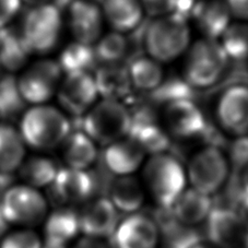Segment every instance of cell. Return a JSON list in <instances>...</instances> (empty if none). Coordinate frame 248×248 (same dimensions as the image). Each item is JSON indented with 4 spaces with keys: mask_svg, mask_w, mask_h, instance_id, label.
<instances>
[{
    "mask_svg": "<svg viewBox=\"0 0 248 248\" xmlns=\"http://www.w3.org/2000/svg\"><path fill=\"white\" fill-rule=\"evenodd\" d=\"M94 53L101 65L125 62L128 53V40L122 33L110 32L95 43Z\"/></svg>",
    "mask_w": 248,
    "mask_h": 248,
    "instance_id": "obj_33",
    "label": "cell"
},
{
    "mask_svg": "<svg viewBox=\"0 0 248 248\" xmlns=\"http://www.w3.org/2000/svg\"><path fill=\"white\" fill-rule=\"evenodd\" d=\"M229 63V58L216 40L202 38L188 50L184 77L195 90H211L219 82Z\"/></svg>",
    "mask_w": 248,
    "mask_h": 248,
    "instance_id": "obj_5",
    "label": "cell"
},
{
    "mask_svg": "<svg viewBox=\"0 0 248 248\" xmlns=\"http://www.w3.org/2000/svg\"><path fill=\"white\" fill-rule=\"evenodd\" d=\"M238 187L241 192L239 196L248 197V165L238 173Z\"/></svg>",
    "mask_w": 248,
    "mask_h": 248,
    "instance_id": "obj_42",
    "label": "cell"
},
{
    "mask_svg": "<svg viewBox=\"0 0 248 248\" xmlns=\"http://www.w3.org/2000/svg\"><path fill=\"white\" fill-rule=\"evenodd\" d=\"M98 181L93 172L69 168L59 170L56 178L49 186L52 199L62 207L84 204L94 198Z\"/></svg>",
    "mask_w": 248,
    "mask_h": 248,
    "instance_id": "obj_10",
    "label": "cell"
},
{
    "mask_svg": "<svg viewBox=\"0 0 248 248\" xmlns=\"http://www.w3.org/2000/svg\"><path fill=\"white\" fill-rule=\"evenodd\" d=\"M66 168L88 170L97 159L95 142L81 130H72L62 144Z\"/></svg>",
    "mask_w": 248,
    "mask_h": 248,
    "instance_id": "obj_24",
    "label": "cell"
},
{
    "mask_svg": "<svg viewBox=\"0 0 248 248\" xmlns=\"http://www.w3.org/2000/svg\"><path fill=\"white\" fill-rule=\"evenodd\" d=\"M126 65L132 88L140 92L151 93L163 82V69H162L160 62L151 57L141 55V56L131 59Z\"/></svg>",
    "mask_w": 248,
    "mask_h": 248,
    "instance_id": "obj_27",
    "label": "cell"
},
{
    "mask_svg": "<svg viewBox=\"0 0 248 248\" xmlns=\"http://www.w3.org/2000/svg\"><path fill=\"white\" fill-rule=\"evenodd\" d=\"M231 16L224 0H199L191 18L206 38L217 41L230 27Z\"/></svg>",
    "mask_w": 248,
    "mask_h": 248,
    "instance_id": "obj_21",
    "label": "cell"
},
{
    "mask_svg": "<svg viewBox=\"0 0 248 248\" xmlns=\"http://www.w3.org/2000/svg\"><path fill=\"white\" fill-rule=\"evenodd\" d=\"M80 233L105 239L112 237L119 223L118 210L106 197L93 198L78 212Z\"/></svg>",
    "mask_w": 248,
    "mask_h": 248,
    "instance_id": "obj_15",
    "label": "cell"
},
{
    "mask_svg": "<svg viewBox=\"0 0 248 248\" xmlns=\"http://www.w3.org/2000/svg\"><path fill=\"white\" fill-rule=\"evenodd\" d=\"M59 170L58 164L50 157L32 156L24 160L19 169V175L25 185L37 189L52 185Z\"/></svg>",
    "mask_w": 248,
    "mask_h": 248,
    "instance_id": "obj_29",
    "label": "cell"
},
{
    "mask_svg": "<svg viewBox=\"0 0 248 248\" xmlns=\"http://www.w3.org/2000/svg\"><path fill=\"white\" fill-rule=\"evenodd\" d=\"M176 0H141V6L149 16L162 18L173 14Z\"/></svg>",
    "mask_w": 248,
    "mask_h": 248,
    "instance_id": "obj_38",
    "label": "cell"
},
{
    "mask_svg": "<svg viewBox=\"0 0 248 248\" xmlns=\"http://www.w3.org/2000/svg\"><path fill=\"white\" fill-rule=\"evenodd\" d=\"M212 209L213 202L210 196L188 188L182 192L170 210L179 224L194 226L206 222Z\"/></svg>",
    "mask_w": 248,
    "mask_h": 248,
    "instance_id": "obj_22",
    "label": "cell"
},
{
    "mask_svg": "<svg viewBox=\"0 0 248 248\" xmlns=\"http://www.w3.org/2000/svg\"><path fill=\"white\" fill-rule=\"evenodd\" d=\"M190 248H217L212 245L210 243H199V244H196V245L191 246Z\"/></svg>",
    "mask_w": 248,
    "mask_h": 248,
    "instance_id": "obj_44",
    "label": "cell"
},
{
    "mask_svg": "<svg viewBox=\"0 0 248 248\" xmlns=\"http://www.w3.org/2000/svg\"><path fill=\"white\" fill-rule=\"evenodd\" d=\"M143 177L157 206L165 210H170L186 189L185 169L172 153L152 155L144 165Z\"/></svg>",
    "mask_w": 248,
    "mask_h": 248,
    "instance_id": "obj_3",
    "label": "cell"
},
{
    "mask_svg": "<svg viewBox=\"0 0 248 248\" xmlns=\"http://www.w3.org/2000/svg\"><path fill=\"white\" fill-rule=\"evenodd\" d=\"M164 123L169 132L181 139L200 138L208 119L196 101H177L164 106Z\"/></svg>",
    "mask_w": 248,
    "mask_h": 248,
    "instance_id": "obj_14",
    "label": "cell"
},
{
    "mask_svg": "<svg viewBox=\"0 0 248 248\" xmlns=\"http://www.w3.org/2000/svg\"><path fill=\"white\" fill-rule=\"evenodd\" d=\"M103 16L118 33H131L143 23V8L139 0H104Z\"/></svg>",
    "mask_w": 248,
    "mask_h": 248,
    "instance_id": "obj_23",
    "label": "cell"
},
{
    "mask_svg": "<svg viewBox=\"0 0 248 248\" xmlns=\"http://www.w3.org/2000/svg\"><path fill=\"white\" fill-rule=\"evenodd\" d=\"M80 233L79 216L71 207H59L44 221V239L47 248H66Z\"/></svg>",
    "mask_w": 248,
    "mask_h": 248,
    "instance_id": "obj_19",
    "label": "cell"
},
{
    "mask_svg": "<svg viewBox=\"0 0 248 248\" xmlns=\"http://www.w3.org/2000/svg\"><path fill=\"white\" fill-rule=\"evenodd\" d=\"M19 130L25 144L44 151L62 145L72 131V125L61 109L43 104L24 110Z\"/></svg>",
    "mask_w": 248,
    "mask_h": 248,
    "instance_id": "obj_1",
    "label": "cell"
},
{
    "mask_svg": "<svg viewBox=\"0 0 248 248\" xmlns=\"http://www.w3.org/2000/svg\"><path fill=\"white\" fill-rule=\"evenodd\" d=\"M222 129L244 136L248 132V85H234L222 91L217 106Z\"/></svg>",
    "mask_w": 248,
    "mask_h": 248,
    "instance_id": "obj_16",
    "label": "cell"
},
{
    "mask_svg": "<svg viewBox=\"0 0 248 248\" xmlns=\"http://www.w3.org/2000/svg\"><path fill=\"white\" fill-rule=\"evenodd\" d=\"M96 1H102V2H103V1H104V0H96Z\"/></svg>",
    "mask_w": 248,
    "mask_h": 248,
    "instance_id": "obj_46",
    "label": "cell"
},
{
    "mask_svg": "<svg viewBox=\"0 0 248 248\" xmlns=\"http://www.w3.org/2000/svg\"><path fill=\"white\" fill-rule=\"evenodd\" d=\"M112 238L115 248H156L160 229L151 217L136 212L119 222Z\"/></svg>",
    "mask_w": 248,
    "mask_h": 248,
    "instance_id": "obj_13",
    "label": "cell"
},
{
    "mask_svg": "<svg viewBox=\"0 0 248 248\" xmlns=\"http://www.w3.org/2000/svg\"><path fill=\"white\" fill-rule=\"evenodd\" d=\"M128 137L135 140L145 153L152 155H164L172 151L170 135L157 122L131 124Z\"/></svg>",
    "mask_w": 248,
    "mask_h": 248,
    "instance_id": "obj_28",
    "label": "cell"
},
{
    "mask_svg": "<svg viewBox=\"0 0 248 248\" xmlns=\"http://www.w3.org/2000/svg\"><path fill=\"white\" fill-rule=\"evenodd\" d=\"M110 202L118 211L136 213L144 202V191L141 184L132 176L116 177L109 184L108 189Z\"/></svg>",
    "mask_w": 248,
    "mask_h": 248,
    "instance_id": "obj_26",
    "label": "cell"
},
{
    "mask_svg": "<svg viewBox=\"0 0 248 248\" xmlns=\"http://www.w3.org/2000/svg\"><path fill=\"white\" fill-rule=\"evenodd\" d=\"M221 46L231 62L248 61V24H230L221 37Z\"/></svg>",
    "mask_w": 248,
    "mask_h": 248,
    "instance_id": "obj_35",
    "label": "cell"
},
{
    "mask_svg": "<svg viewBox=\"0 0 248 248\" xmlns=\"http://www.w3.org/2000/svg\"><path fill=\"white\" fill-rule=\"evenodd\" d=\"M0 248H44V244L40 235L32 229H20L0 239Z\"/></svg>",
    "mask_w": 248,
    "mask_h": 248,
    "instance_id": "obj_36",
    "label": "cell"
},
{
    "mask_svg": "<svg viewBox=\"0 0 248 248\" xmlns=\"http://www.w3.org/2000/svg\"><path fill=\"white\" fill-rule=\"evenodd\" d=\"M29 52L20 33L9 28L0 30V66L6 70L15 72L20 70L28 62Z\"/></svg>",
    "mask_w": 248,
    "mask_h": 248,
    "instance_id": "obj_30",
    "label": "cell"
},
{
    "mask_svg": "<svg viewBox=\"0 0 248 248\" xmlns=\"http://www.w3.org/2000/svg\"><path fill=\"white\" fill-rule=\"evenodd\" d=\"M231 15L238 19L248 20V0H225Z\"/></svg>",
    "mask_w": 248,
    "mask_h": 248,
    "instance_id": "obj_40",
    "label": "cell"
},
{
    "mask_svg": "<svg viewBox=\"0 0 248 248\" xmlns=\"http://www.w3.org/2000/svg\"><path fill=\"white\" fill-rule=\"evenodd\" d=\"M21 1L27 3L29 6H31V8H34V7L48 5V3L53 2V0H21Z\"/></svg>",
    "mask_w": 248,
    "mask_h": 248,
    "instance_id": "obj_43",
    "label": "cell"
},
{
    "mask_svg": "<svg viewBox=\"0 0 248 248\" xmlns=\"http://www.w3.org/2000/svg\"><path fill=\"white\" fill-rule=\"evenodd\" d=\"M62 108L71 116L81 118L96 103L98 93L93 75L90 72L67 74L56 93Z\"/></svg>",
    "mask_w": 248,
    "mask_h": 248,
    "instance_id": "obj_11",
    "label": "cell"
},
{
    "mask_svg": "<svg viewBox=\"0 0 248 248\" xmlns=\"http://www.w3.org/2000/svg\"><path fill=\"white\" fill-rule=\"evenodd\" d=\"M239 248H248V244H246V245H244V246H242V247H239Z\"/></svg>",
    "mask_w": 248,
    "mask_h": 248,
    "instance_id": "obj_45",
    "label": "cell"
},
{
    "mask_svg": "<svg viewBox=\"0 0 248 248\" xmlns=\"http://www.w3.org/2000/svg\"><path fill=\"white\" fill-rule=\"evenodd\" d=\"M188 22L173 15L155 18L145 23L143 49L157 62H169L181 56L189 47Z\"/></svg>",
    "mask_w": 248,
    "mask_h": 248,
    "instance_id": "obj_2",
    "label": "cell"
},
{
    "mask_svg": "<svg viewBox=\"0 0 248 248\" xmlns=\"http://www.w3.org/2000/svg\"><path fill=\"white\" fill-rule=\"evenodd\" d=\"M21 0H0V30L8 28L21 9Z\"/></svg>",
    "mask_w": 248,
    "mask_h": 248,
    "instance_id": "obj_39",
    "label": "cell"
},
{
    "mask_svg": "<svg viewBox=\"0 0 248 248\" xmlns=\"http://www.w3.org/2000/svg\"><path fill=\"white\" fill-rule=\"evenodd\" d=\"M210 244L217 248H239L248 244V229L232 207H213L207 219Z\"/></svg>",
    "mask_w": 248,
    "mask_h": 248,
    "instance_id": "obj_12",
    "label": "cell"
},
{
    "mask_svg": "<svg viewBox=\"0 0 248 248\" xmlns=\"http://www.w3.org/2000/svg\"><path fill=\"white\" fill-rule=\"evenodd\" d=\"M62 28V12L53 3H48L31 8L27 12L20 36L29 54L45 55L58 44Z\"/></svg>",
    "mask_w": 248,
    "mask_h": 248,
    "instance_id": "obj_7",
    "label": "cell"
},
{
    "mask_svg": "<svg viewBox=\"0 0 248 248\" xmlns=\"http://www.w3.org/2000/svg\"><path fill=\"white\" fill-rule=\"evenodd\" d=\"M25 101L21 95L18 80L10 74L0 77V117L10 119L23 114Z\"/></svg>",
    "mask_w": 248,
    "mask_h": 248,
    "instance_id": "obj_34",
    "label": "cell"
},
{
    "mask_svg": "<svg viewBox=\"0 0 248 248\" xmlns=\"http://www.w3.org/2000/svg\"><path fill=\"white\" fill-rule=\"evenodd\" d=\"M130 125L129 110L119 101L101 100L80 118L81 131L105 147L128 137Z\"/></svg>",
    "mask_w": 248,
    "mask_h": 248,
    "instance_id": "obj_4",
    "label": "cell"
},
{
    "mask_svg": "<svg viewBox=\"0 0 248 248\" xmlns=\"http://www.w3.org/2000/svg\"><path fill=\"white\" fill-rule=\"evenodd\" d=\"M147 97L153 105H168L177 101H195L197 90L186 82L184 78L170 77L163 80V82L155 91L149 93Z\"/></svg>",
    "mask_w": 248,
    "mask_h": 248,
    "instance_id": "obj_32",
    "label": "cell"
},
{
    "mask_svg": "<svg viewBox=\"0 0 248 248\" xmlns=\"http://www.w3.org/2000/svg\"><path fill=\"white\" fill-rule=\"evenodd\" d=\"M25 145L18 128L9 123L0 124V172L19 170L25 160Z\"/></svg>",
    "mask_w": 248,
    "mask_h": 248,
    "instance_id": "obj_25",
    "label": "cell"
},
{
    "mask_svg": "<svg viewBox=\"0 0 248 248\" xmlns=\"http://www.w3.org/2000/svg\"><path fill=\"white\" fill-rule=\"evenodd\" d=\"M70 248H108V246L106 245L105 239L82 235L72 243Z\"/></svg>",
    "mask_w": 248,
    "mask_h": 248,
    "instance_id": "obj_41",
    "label": "cell"
},
{
    "mask_svg": "<svg viewBox=\"0 0 248 248\" xmlns=\"http://www.w3.org/2000/svg\"><path fill=\"white\" fill-rule=\"evenodd\" d=\"M47 200L38 189L25 185H12L0 199V217L5 223L31 229L44 223L48 215Z\"/></svg>",
    "mask_w": 248,
    "mask_h": 248,
    "instance_id": "obj_6",
    "label": "cell"
},
{
    "mask_svg": "<svg viewBox=\"0 0 248 248\" xmlns=\"http://www.w3.org/2000/svg\"><path fill=\"white\" fill-rule=\"evenodd\" d=\"M228 157L231 173L238 174L248 165V136H237L229 142Z\"/></svg>",
    "mask_w": 248,
    "mask_h": 248,
    "instance_id": "obj_37",
    "label": "cell"
},
{
    "mask_svg": "<svg viewBox=\"0 0 248 248\" xmlns=\"http://www.w3.org/2000/svg\"><path fill=\"white\" fill-rule=\"evenodd\" d=\"M66 11L76 42L93 46L100 40L104 16L96 3L90 0H75Z\"/></svg>",
    "mask_w": 248,
    "mask_h": 248,
    "instance_id": "obj_17",
    "label": "cell"
},
{
    "mask_svg": "<svg viewBox=\"0 0 248 248\" xmlns=\"http://www.w3.org/2000/svg\"><path fill=\"white\" fill-rule=\"evenodd\" d=\"M0 68H1V66H0Z\"/></svg>",
    "mask_w": 248,
    "mask_h": 248,
    "instance_id": "obj_47",
    "label": "cell"
},
{
    "mask_svg": "<svg viewBox=\"0 0 248 248\" xmlns=\"http://www.w3.org/2000/svg\"><path fill=\"white\" fill-rule=\"evenodd\" d=\"M98 96L102 100L125 101L132 94V84L128 74L127 65L124 62L101 65L93 75Z\"/></svg>",
    "mask_w": 248,
    "mask_h": 248,
    "instance_id": "obj_20",
    "label": "cell"
},
{
    "mask_svg": "<svg viewBox=\"0 0 248 248\" xmlns=\"http://www.w3.org/2000/svg\"><path fill=\"white\" fill-rule=\"evenodd\" d=\"M57 62L63 75L75 74V72H90L91 68L97 63L94 47L76 41L70 43L62 49Z\"/></svg>",
    "mask_w": 248,
    "mask_h": 248,
    "instance_id": "obj_31",
    "label": "cell"
},
{
    "mask_svg": "<svg viewBox=\"0 0 248 248\" xmlns=\"http://www.w3.org/2000/svg\"><path fill=\"white\" fill-rule=\"evenodd\" d=\"M145 152L129 137L106 145L103 152V165L110 175L117 177L131 176L143 163Z\"/></svg>",
    "mask_w": 248,
    "mask_h": 248,
    "instance_id": "obj_18",
    "label": "cell"
},
{
    "mask_svg": "<svg viewBox=\"0 0 248 248\" xmlns=\"http://www.w3.org/2000/svg\"><path fill=\"white\" fill-rule=\"evenodd\" d=\"M230 170L228 157L223 151L204 147L191 157L187 177L192 189L211 197L228 182Z\"/></svg>",
    "mask_w": 248,
    "mask_h": 248,
    "instance_id": "obj_8",
    "label": "cell"
},
{
    "mask_svg": "<svg viewBox=\"0 0 248 248\" xmlns=\"http://www.w3.org/2000/svg\"><path fill=\"white\" fill-rule=\"evenodd\" d=\"M62 77L57 61L41 59L30 65L16 80L25 103L43 105L56 95Z\"/></svg>",
    "mask_w": 248,
    "mask_h": 248,
    "instance_id": "obj_9",
    "label": "cell"
}]
</instances>
